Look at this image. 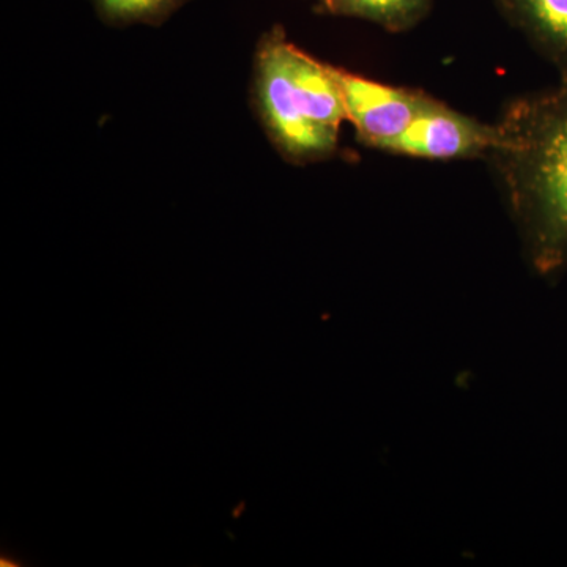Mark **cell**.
Instances as JSON below:
<instances>
[{
	"label": "cell",
	"mask_w": 567,
	"mask_h": 567,
	"mask_svg": "<svg viewBox=\"0 0 567 567\" xmlns=\"http://www.w3.org/2000/svg\"><path fill=\"white\" fill-rule=\"evenodd\" d=\"M496 141V125L462 114L427 93L415 121L383 152L425 159L487 158Z\"/></svg>",
	"instance_id": "cell-3"
},
{
	"label": "cell",
	"mask_w": 567,
	"mask_h": 567,
	"mask_svg": "<svg viewBox=\"0 0 567 567\" xmlns=\"http://www.w3.org/2000/svg\"><path fill=\"white\" fill-rule=\"evenodd\" d=\"M434 0H320L316 10L333 17L375 22L388 32H405L427 17Z\"/></svg>",
	"instance_id": "cell-6"
},
{
	"label": "cell",
	"mask_w": 567,
	"mask_h": 567,
	"mask_svg": "<svg viewBox=\"0 0 567 567\" xmlns=\"http://www.w3.org/2000/svg\"><path fill=\"white\" fill-rule=\"evenodd\" d=\"M488 153L537 274L567 268V80L507 104Z\"/></svg>",
	"instance_id": "cell-1"
},
{
	"label": "cell",
	"mask_w": 567,
	"mask_h": 567,
	"mask_svg": "<svg viewBox=\"0 0 567 567\" xmlns=\"http://www.w3.org/2000/svg\"><path fill=\"white\" fill-rule=\"evenodd\" d=\"M104 22L112 25L163 24L189 0H92Z\"/></svg>",
	"instance_id": "cell-7"
},
{
	"label": "cell",
	"mask_w": 567,
	"mask_h": 567,
	"mask_svg": "<svg viewBox=\"0 0 567 567\" xmlns=\"http://www.w3.org/2000/svg\"><path fill=\"white\" fill-rule=\"evenodd\" d=\"M317 2H320V0H317Z\"/></svg>",
	"instance_id": "cell-8"
},
{
	"label": "cell",
	"mask_w": 567,
	"mask_h": 567,
	"mask_svg": "<svg viewBox=\"0 0 567 567\" xmlns=\"http://www.w3.org/2000/svg\"><path fill=\"white\" fill-rule=\"evenodd\" d=\"M503 17L524 32L567 80V0H495Z\"/></svg>",
	"instance_id": "cell-5"
},
{
	"label": "cell",
	"mask_w": 567,
	"mask_h": 567,
	"mask_svg": "<svg viewBox=\"0 0 567 567\" xmlns=\"http://www.w3.org/2000/svg\"><path fill=\"white\" fill-rule=\"evenodd\" d=\"M330 69L341 89L347 121L352 122L358 140L377 151H383L409 128L427 95L423 91L368 80L336 66L330 65Z\"/></svg>",
	"instance_id": "cell-4"
},
{
	"label": "cell",
	"mask_w": 567,
	"mask_h": 567,
	"mask_svg": "<svg viewBox=\"0 0 567 567\" xmlns=\"http://www.w3.org/2000/svg\"><path fill=\"white\" fill-rule=\"evenodd\" d=\"M254 99L284 158L315 163L338 151L339 128L347 121L341 89L330 65L290 43L282 28L265 33L257 48Z\"/></svg>",
	"instance_id": "cell-2"
}]
</instances>
